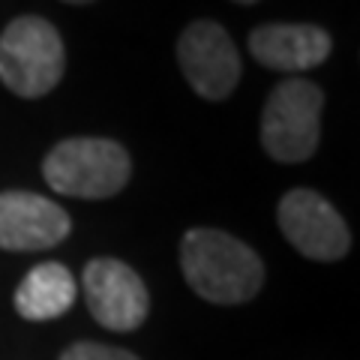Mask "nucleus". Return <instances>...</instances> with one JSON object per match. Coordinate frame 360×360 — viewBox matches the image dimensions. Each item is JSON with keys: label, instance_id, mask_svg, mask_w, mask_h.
<instances>
[{"label": "nucleus", "instance_id": "nucleus-6", "mask_svg": "<svg viewBox=\"0 0 360 360\" xmlns=\"http://www.w3.org/2000/svg\"><path fill=\"white\" fill-rule=\"evenodd\" d=\"M276 219L285 240L312 262H340L342 255H348L352 231L340 210L315 189L285 193L276 207Z\"/></svg>", "mask_w": 360, "mask_h": 360}, {"label": "nucleus", "instance_id": "nucleus-5", "mask_svg": "<svg viewBox=\"0 0 360 360\" xmlns=\"http://www.w3.org/2000/svg\"><path fill=\"white\" fill-rule=\"evenodd\" d=\"M177 63L201 99H225L240 82V54L229 30L210 18L193 21L177 39Z\"/></svg>", "mask_w": 360, "mask_h": 360}, {"label": "nucleus", "instance_id": "nucleus-1", "mask_svg": "<svg viewBox=\"0 0 360 360\" xmlns=\"http://www.w3.org/2000/svg\"><path fill=\"white\" fill-rule=\"evenodd\" d=\"M180 270L198 297L219 307L252 300L264 285V264L258 252L219 229H189L184 234Z\"/></svg>", "mask_w": 360, "mask_h": 360}, {"label": "nucleus", "instance_id": "nucleus-3", "mask_svg": "<svg viewBox=\"0 0 360 360\" xmlns=\"http://www.w3.org/2000/svg\"><path fill=\"white\" fill-rule=\"evenodd\" d=\"M66 49L42 15H18L0 33V82L21 99H39L60 84Z\"/></svg>", "mask_w": 360, "mask_h": 360}, {"label": "nucleus", "instance_id": "nucleus-13", "mask_svg": "<svg viewBox=\"0 0 360 360\" xmlns=\"http://www.w3.org/2000/svg\"><path fill=\"white\" fill-rule=\"evenodd\" d=\"M234 4H246V6H250V4H258V0H234Z\"/></svg>", "mask_w": 360, "mask_h": 360}, {"label": "nucleus", "instance_id": "nucleus-10", "mask_svg": "<svg viewBox=\"0 0 360 360\" xmlns=\"http://www.w3.org/2000/svg\"><path fill=\"white\" fill-rule=\"evenodd\" d=\"M78 295L70 267L58 262H42L21 279L15 291V312L27 321H51L72 309Z\"/></svg>", "mask_w": 360, "mask_h": 360}, {"label": "nucleus", "instance_id": "nucleus-11", "mask_svg": "<svg viewBox=\"0 0 360 360\" xmlns=\"http://www.w3.org/2000/svg\"><path fill=\"white\" fill-rule=\"evenodd\" d=\"M60 360H139L127 348L103 345V342H75L60 354Z\"/></svg>", "mask_w": 360, "mask_h": 360}, {"label": "nucleus", "instance_id": "nucleus-4", "mask_svg": "<svg viewBox=\"0 0 360 360\" xmlns=\"http://www.w3.org/2000/svg\"><path fill=\"white\" fill-rule=\"evenodd\" d=\"M324 94L307 78H285L270 90L262 111V144L276 162H307L319 150Z\"/></svg>", "mask_w": 360, "mask_h": 360}, {"label": "nucleus", "instance_id": "nucleus-12", "mask_svg": "<svg viewBox=\"0 0 360 360\" xmlns=\"http://www.w3.org/2000/svg\"><path fill=\"white\" fill-rule=\"evenodd\" d=\"M63 4H72V6H84V4H94V0H63Z\"/></svg>", "mask_w": 360, "mask_h": 360}, {"label": "nucleus", "instance_id": "nucleus-7", "mask_svg": "<svg viewBox=\"0 0 360 360\" xmlns=\"http://www.w3.org/2000/svg\"><path fill=\"white\" fill-rule=\"evenodd\" d=\"M84 300L90 315L108 330L129 333L150 312V295L141 276L120 258H94L84 267Z\"/></svg>", "mask_w": 360, "mask_h": 360}, {"label": "nucleus", "instance_id": "nucleus-8", "mask_svg": "<svg viewBox=\"0 0 360 360\" xmlns=\"http://www.w3.org/2000/svg\"><path fill=\"white\" fill-rule=\"evenodd\" d=\"M70 213L58 201L9 189L0 193V250L9 252H39L70 238Z\"/></svg>", "mask_w": 360, "mask_h": 360}, {"label": "nucleus", "instance_id": "nucleus-9", "mask_svg": "<svg viewBox=\"0 0 360 360\" xmlns=\"http://www.w3.org/2000/svg\"><path fill=\"white\" fill-rule=\"evenodd\" d=\"M330 33L319 25H262L250 33L252 58L274 72L315 70L330 58Z\"/></svg>", "mask_w": 360, "mask_h": 360}, {"label": "nucleus", "instance_id": "nucleus-2", "mask_svg": "<svg viewBox=\"0 0 360 360\" xmlns=\"http://www.w3.org/2000/svg\"><path fill=\"white\" fill-rule=\"evenodd\" d=\"M42 177L70 198H111L129 184L132 160L115 139H63L42 160Z\"/></svg>", "mask_w": 360, "mask_h": 360}]
</instances>
